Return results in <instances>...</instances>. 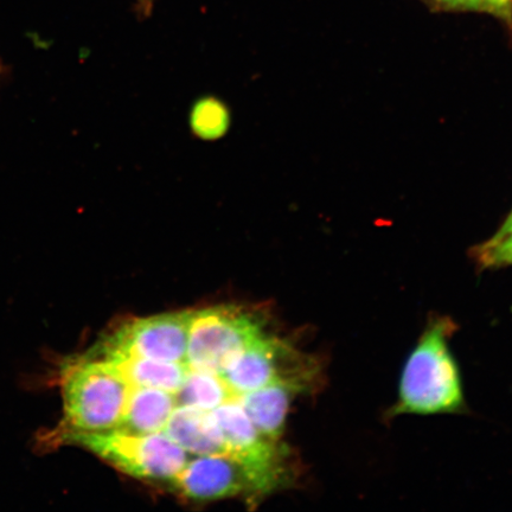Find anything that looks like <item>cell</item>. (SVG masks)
I'll return each instance as SVG.
<instances>
[{
	"label": "cell",
	"instance_id": "obj_17",
	"mask_svg": "<svg viewBox=\"0 0 512 512\" xmlns=\"http://www.w3.org/2000/svg\"><path fill=\"white\" fill-rule=\"evenodd\" d=\"M486 11L510 21L512 0H485Z\"/></svg>",
	"mask_w": 512,
	"mask_h": 512
},
{
	"label": "cell",
	"instance_id": "obj_8",
	"mask_svg": "<svg viewBox=\"0 0 512 512\" xmlns=\"http://www.w3.org/2000/svg\"><path fill=\"white\" fill-rule=\"evenodd\" d=\"M213 415L226 441L229 456L253 469L280 479L284 476V453L279 443L262 437L249 420L239 399L229 400L214 409Z\"/></svg>",
	"mask_w": 512,
	"mask_h": 512
},
{
	"label": "cell",
	"instance_id": "obj_2",
	"mask_svg": "<svg viewBox=\"0 0 512 512\" xmlns=\"http://www.w3.org/2000/svg\"><path fill=\"white\" fill-rule=\"evenodd\" d=\"M131 384L111 363L92 354L63 369L62 437L115 430L123 421Z\"/></svg>",
	"mask_w": 512,
	"mask_h": 512
},
{
	"label": "cell",
	"instance_id": "obj_11",
	"mask_svg": "<svg viewBox=\"0 0 512 512\" xmlns=\"http://www.w3.org/2000/svg\"><path fill=\"white\" fill-rule=\"evenodd\" d=\"M91 352L117 368L132 387L160 389L177 394L189 371L187 364L146 360L100 344Z\"/></svg>",
	"mask_w": 512,
	"mask_h": 512
},
{
	"label": "cell",
	"instance_id": "obj_6",
	"mask_svg": "<svg viewBox=\"0 0 512 512\" xmlns=\"http://www.w3.org/2000/svg\"><path fill=\"white\" fill-rule=\"evenodd\" d=\"M278 484V478L253 469L238 459L200 456L189 460L171 486L190 501L213 502L246 494H266Z\"/></svg>",
	"mask_w": 512,
	"mask_h": 512
},
{
	"label": "cell",
	"instance_id": "obj_9",
	"mask_svg": "<svg viewBox=\"0 0 512 512\" xmlns=\"http://www.w3.org/2000/svg\"><path fill=\"white\" fill-rule=\"evenodd\" d=\"M306 390L296 382L275 381L240 396L239 403L262 437L279 443L293 399Z\"/></svg>",
	"mask_w": 512,
	"mask_h": 512
},
{
	"label": "cell",
	"instance_id": "obj_7",
	"mask_svg": "<svg viewBox=\"0 0 512 512\" xmlns=\"http://www.w3.org/2000/svg\"><path fill=\"white\" fill-rule=\"evenodd\" d=\"M194 311L132 319L99 344L146 360L187 364Z\"/></svg>",
	"mask_w": 512,
	"mask_h": 512
},
{
	"label": "cell",
	"instance_id": "obj_1",
	"mask_svg": "<svg viewBox=\"0 0 512 512\" xmlns=\"http://www.w3.org/2000/svg\"><path fill=\"white\" fill-rule=\"evenodd\" d=\"M457 330L451 317L433 315L428 319L403 366L398 400L384 419L466 412L462 374L450 345Z\"/></svg>",
	"mask_w": 512,
	"mask_h": 512
},
{
	"label": "cell",
	"instance_id": "obj_10",
	"mask_svg": "<svg viewBox=\"0 0 512 512\" xmlns=\"http://www.w3.org/2000/svg\"><path fill=\"white\" fill-rule=\"evenodd\" d=\"M192 457L229 456L226 441L213 412L177 406L163 432Z\"/></svg>",
	"mask_w": 512,
	"mask_h": 512
},
{
	"label": "cell",
	"instance_id": "obj_15",
	"mask_svg": "<svg viewBox=\"0 0 512 512\" xmlns=\"http://www.w3.org/2000/svg\"><path fill=\"white\" fill-rule=\"evenodd\" d=\"M191 126L198 136L207 139L220 137L228 126L227 108L219 102L206 100L197 104L192 111Z\"/></svg>",
	"mask_w": 512,
	"mask_h": 512
},
{
	"label": "cell",
	"instance_id": "obj_3",
	"mask_svg": "<svg viewBox=\"0 0 512 512\" xmlns=\"http://www.w3.org/2000/svg\"><path fill=\"white\" fill-rule=\"evenodd\" d=\"M67 440L87 448L125 475L147 482L171 484L192 458L164 433L138 434L117 428L76 434Z\"/></svg>",
	"mask_w": 512,
	"mask_h": 512
},
{
	"label": "cell",
	"instance_id": "obj_18",
	"mask_svg": "<svg viewBox=\"0 0 512 512\" xmlns=\"http://www.w3.org/2000/svg\"><path fill=\"white\" fill-rule=\"evenodd\" d=\"M156 0H137V11L142 17H149Z\"/></svg>",
	"mask_w": 512,
	"mask_h": 512
},
{
	"label": "cell",
	"instance_id": "obj_19",
	"mask_svg": "<svg viewBox=\"0 0 512 512\" xmlns=\"http://www.w3.org/2000/svg\"><path fill=\"white\" fill-rule=\"evenodd\" d=\"M512 229V210L511 213L508 215L507 220L502 224V227L498 229L497 233H505L509 232V230Z\"/></svg>",
	"mask_w": 512,
	"mask_h": 512
},
{
	"label": "cell",
	"instance_id": "obj_4",
	"mask_svg": "<svg viewBox=\"0 0 512 512\" xmlns=\"http://www.w3.org/2000/svg\"><path fill=\"white\" fill-rule=\"evenodd\" d=\"M265 334L264 324L238 306L219 305L194 311L187 366L220 376L249 345Z\"/></svg>",
	"mask_w": 512,
	"mask_h": 512
},
{
	"label": "cell",
	"instance_id": "obj_16",
	"mask_svg": "<svg viewBox=\"0 0 512 512\" xmlns=\"http://www.w3.org/2000/svg\"><path fill=\"white\" fill-rule=\"evenodd\" d=\"M447 9L486 11L485 0H434Z\"/></svg>",
	"mask_w": 512,
	"mask_h": 512
},
{
	"label": "cell",
	"instance_id": "obj_5",
	"mask_svg": "<svg viewBox=\"0 0 512 512\" xmlns=\"http://www.w3.org/2000/svg\"><path fill=\"white\" fill-rule=\"evenodd\" d=\"M318 371L315 362L265 334L230 363L220 377L230 392L240 398L275 381H292L312 389Z\"/></svg>",
	"mask_w": 512,
	"mask_h": 512
},
{
	"label": "cell",
	"instance_id": "obj_13",
	"mask_svg": "<svg viewBox=\"0 0 512 512\" xmlns=\"http://www.w3.org/2000/svg\"><path fill=\"white\" fill-rule=\"evenodd\" d=\"M175 398L177 406L195 407L208 412L214 411L224 402L239 399L230 392L220 376L191 369Z\"/></svg>",
	"mask_w": 512,
	"mask_h": 512
},
{
	"label": "cell",
	"instance_id": "obj_12",
	"mask_svg": "<svg viewBox=\"0 0 512 512\" xmlns=\"http://www.w3.org/2000/svg\"><path fill=\"white\" fill-rule=\"evenodd\" d=\"M176 407L175 394L131 386L124 418L118 428L138 434L163 433Z\"/></svg>",
	"mask_w": 512,
	"mask_h": 512
},
{
	"label": "cell",
	"instance_id": "obj_14",
	"mask_svg": "<svg viewBox=\"0 0 512 512\" xmlns=\"http://www.w3.org/2000/svg\"><path fill=\"white\" fill-rule=\"evenodd\" d=\"M472 258L480 270H498L512 266V229L496 233L472 249Z\"/></svg>",
	"mask_w": 512,
	"mask_h": 512
}]
</instances>
